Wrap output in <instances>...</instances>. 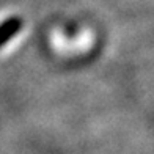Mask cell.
<instances>
[{"label": "cell", "mask_w": 154, "mask_h": 154, "mask_svg": "<svg viewBox=\"0 0 154 154\" xmlns=\"http://www.w3.org/2000/svg\"><path fill=\"white\" fill-rule=\"evenodd\" d=\"M20 29H22V19L17 16L3 20L0 24V47L8 43L11 38H14Z\"/></svg>", "instance_id": "6da1fadb"}]
</instances>
